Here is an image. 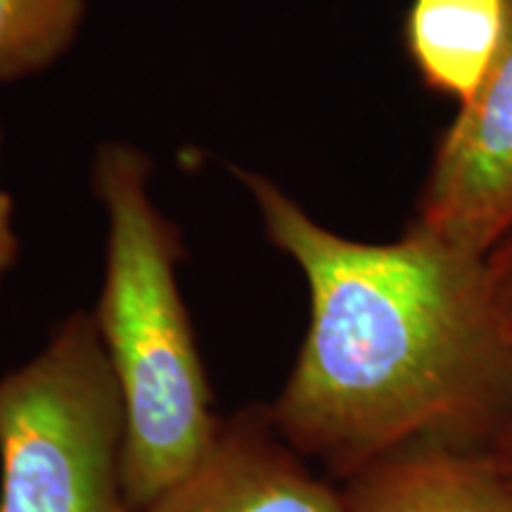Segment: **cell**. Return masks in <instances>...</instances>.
Segmentation results:
<instances>
[{"instance_id": "6da1fadb", "label": "cell", "mask_w": 512, "mask_h": 512, "mask_svg": "<svg viewBox=\"0 0 512 512\" xmlns=\"http://www.w3.org/2000/svg\"><path fill=\"white\" fill-rule=\"evenodd\" d=\"M235 176L309 287L302 349L268 406L287 444L337 484L420 441L489 446L512 411V339L486 256L418 223L394 242L344 238L266 176Z\"/></svg>"}, {"instance_id": "7a4b0ae2", "label": "cell", "mask_w": 512, "mask_h": 512, "mask_svg": "<svg viewBox=\"0 0 512 512\" xmlns=\"http://www.w3.org/2000/svg\"><path fill=\"white\" fill-rule=\"evenodd\" d=\"M150 174L128 143L102 145L93 164L107 216L93 316L124 408V486L136 512L200 463L223 420L176 280L181 238L152 202Z\"/></svg>"}, {"instance_id": "3957f363", "label": "cell", "mask_w": 512, "mask_h": 512, "mask_svg": "<svg viewBox=\"0 0 512 512\" xmlns=\"http://www.w3.org/2000/svg\"><path fill=\"white\" fill-rule=\"evenodd\" d=\"M0 512H136L124 486V408L93 313L0 377Z\"/></svg>"}, {"instance_id": "277c9868", "label": "cell", "mask_w": 512, "mask_h": 512, "mask_svg": "<svg viewBox=\"0 0 512 512\" xmlns=\"http://www.w3.org/2000/svg\"><path fill=\"white\" fill-rule=\"evenodd\" d=\"M413 223L479 256L512 235V8L501 55L439 140Z\"/></svg>"}, {"instance_id": "5b68a950", "label": "cell", "mask_w": 512, "mask_h": 512, "mask_svg": "<svg viewBox=\"0 0 512 512\" xmlns=\"http://www.w3.org/2000/svg\"><path fill=\"white\" fill-rule=\"evenodd\" d=\"M138 512H347L342 486L275 430L268 406L221 420L183 479Z\"/></svg>"}, {"instance_id": "8992f818", "label": "cell", "mask_w": 512, "mask_h": 512, "mask_svg": "<svg viewBox=\"0 0 512 512\" xmlns=\"http://www.w3.org/2000/svg\"><path fill=\"white\" fill-rule=\"evenodd\" d=\"M347 512H512V484L484 446L420 441L342 484Z\"/></svg>"}, {"instance_id": "52a82bcc", "label": "cell", "mask_w": 512, "mask_h": 512, "mask_svg": "<svg viewBox=\"0 0 512 512\" xmlns=\"http://www.w3.org/2000/svg\"><path fill=\"white\" fill-rule=\"evenodd\" d=\"M510 8V0H413L406 46L422 81L458 105L470 98L501 55Z\"/></svg>"}, {"instance_id": "ba28073f", "label": "cell", "mask_w": 512, "mask_h": 512, "mask_svg": "<svg viewBox=\"0 0 512 512\" xmlns=\"http://www.w3.org/2000/svg\"><path fill=\"white\" fill-rule=\"evenodd\" d=\"M86 0H0V81L46 72L79 34Z\"/></svg>"}, {"instance_id": "9c48e42d", "label": "cell", "mask_w": 512, "mask_h": 512, "mask_svg": "<svg viewBox=\"0 0 512 512\" xmlns=\"http://www.w3.org/2000/svg\"><path fill=\"white\" fill-rule=\"evenodd\" d=\"M486 280L498 320L512 339V235L486 254Z\"/></svg>"}, {"instance_id": "30bf717a", "label": "cell", "mask_w": 512, "mask_h": 512, "mask_svg": "<svg viewBox=\"0 0 512 512\" xmlns=\"http://www.w3.org/2000/svg\"><path fill=\"white\" fill-rule=\"evenodd\" d=\"M19 254V238L15 230V202L8 192L0 190V283L15 266Z\"/></svg>"}, {"instance_id": "8fae6325", "label": "cell", "mask_w": 512, "mask_h": 512, "mask_svg": "<svg viewBox=\"0 0 512 512\" xmlns=\"http://www.w3.org/2000/svg\"><path fill=\"white\" fill-rule=\"evenodd\" d=\"M486 451L491 453V458L496 460V465L501 467V472L512 484V411L508 418H505L501 430H498L494 434V439L489 441Z\"/></svg>"}]
</instances>
